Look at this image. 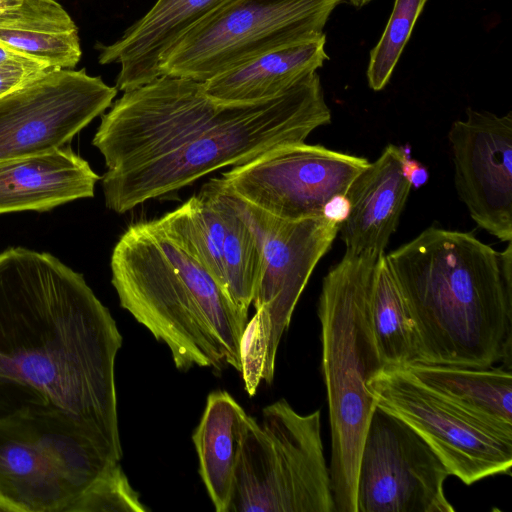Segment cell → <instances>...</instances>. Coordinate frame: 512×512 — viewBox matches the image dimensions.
<instances>
[{"mask_svg": "<svg viewBox=\"0 0 512 512\" xmlns=\"http://www.w3.org/2000/svg\"><path fill=\"white\" fill-rule=\"evenodd\" d=\"M122 336L82 274L50 253L0 254V424L119 462L115 360Z\"/></svg>", "mask_w": 512, "mask_h": 512, "instance_id": "6da1fadb", "label": "cell"}, {"mask_svg": "<svg viewBox=\"0 0 512 512\" xmlns=\"http://www.w3.org/2000/svg\"><path fill=\"white\" fill-rule=\"evenodd\" d=\"M330 121L317 72L252 103L218 102L202 82L160 76L125 91L101 117L92 144L107 167L106 207L126 213L222 167L305 142Z\"/></svg>", "mask_w": 512, "mask_h": 512, "instance_id": "7a4b0ae2", "label": "cell"}, {"mask_svg": "<svg viewBox=\"0 0 512 512\" xmlns=\"http://www.w3.org/2000/svg\"><path fill=\"white\" fill-rule=\"evenodd\" d=\"M416 323L423 363L487 368L512 360V245L429 227L385 254Z\"/></svg>", "mask_w": 512, "mask_h": 512, "instance_id": "3957f363", "label": "cell"}, {"mask_svg": "<svg viewBox=\"0 0 512 512\" xmlns=\"http://www.w3.org/2000/svg\"><path fill=\"white\" fill-rule=\"evenodd\" d=\"M120 305L169 348L177 369L241 372L248 321L218 282L154 220L130 225L111 255Z\"/></svg>", "mask_w": 512, "mask_h": 512, "instance_id": "277c9868", "label": "cell"}, {"mask_svg": "<svg viewBox=\"0 0 512 512\" xmlns=\"http://www.w3.org/2000/svg\"><path fill=\"white\" fill-rule=\"evenodd\" d=\"M384 253L345 251L325 275L319 296L322 373L331 426L329 471L336 512H357L358 462L377 407L368 380L383 365L372 334L369 297Z\"/></svg>", "mask_w": 512, "mask_h": 512, "instance_id": "5b68a950", "label": "cell"}, {"mask_svg": "<svg viewBox=\"0 0 512 512\" xmlns=\"http://www.w3.org/2000/svg\"><path fill=\"white\" fill-rule=\"evenodd\" d=\"M227 512H336L320 410L299 414L280 399L260 421L246 415Z\"/></svg>", "mask_w": 512, "mask_h": 512, "instance_id": "8992f818", "label": "cell"}, {"mask_svg": "<svg viewBox=\"0 0 512 512\" xmlns=\"http://www.w3.org/2000/svg\"><path fill=\"white\" fill-rule=\"evenodd\" d=\"M225 188L253 230L261 252L251 303L255 314L247 321L241 341L240 373L246 392L254 396L261 382L273 381L281 338L315 266L336 238L339 224L325 217L280 219Z\"/></svg>", "mask_w": 512, "mask_h": 512, "instance_id": "52a82bcc", "label": "cell"}, {"mask_svg": "<svg viewBox=\"0 0 512 512\" xmlns=\"http://www.w3.org/2000/svg\"><path fill=\"white\" fill-rule=\"evenodd\" d=\"M347 0H232L162 56L159 77L205 82L274 49L323 33L333 10Z\"/></svg>", "mask_w": 512, "mask_h": 512, "instance_id": "ba28073f", "label": "cell"}, {"mask_svg": "<svg viewBox=\"0 0 512 512\" xmlns=\"http://www.w3.org/2000/svg\"><path fill=\"white\" fill-rule=\"evenodd\" d=\"M376 406L409 425L466 485L511 475L512 434L496 429L436 394L402 367L368 380Z\"/></svg>", "mask_w": 512, "mask_h": 512, "instance_id": "9c48e42d", "label": "cell"}, {"mask_svg": "<svg viewBox=\"0 0 512 512\" xmlns=\"http://www.w3.org/2000/svg\"><path fill=\"white\" fill-rule=\"evenodd\" d=\"M117 88L82 70L47 69L0 97V161L65 147L112 105Z\"/></svg>", "mask_w": 512, "mask_h": 512, "instance_id": "30bf717a", "label": "cell"}, {"mask_svg": "<svg viewBox=\"0 0 512 512\" xmlns=\"http://www.w3.org/2000/svg\"><path fill=\"white\" fill-rule=\"evenodd\" d=\"M366 158L305 142L276 147L222 174L237 197L284 220L323 217L325 204L345 195Z\"/></svg>", "mask_w": 512, "mask_h": 512, "instance_id": "8fae6325", "label": "cell"}, {"mask_svg": "<svg viewBox=\"0 0 512 512\" xmlns=\"http://www.w3.org/2000/svg\"><path fill=\"white\" fill-rule=\"evenodd\" d=\"M442 460L409 425L376 407L357 469V512H454Z\"/></svg>", "mask_w": 512, "mask_h": 512, "instance_id": "7c38bea8", "label": "cell"}, {"mask_svg": "<svg viewBox=\"0 0 512 512\" xmlns=\"http://www.w3.org/2000/svg\"><path fill=\"white\" fill-rule=\"evenodd\" d=\"M117 463L66 439L0 424V505L13 512H65Z\"/></svg>", "mask_w": 512, "mask_h": 512, "instance_id": "4fadbf2b", "label": "cell"}, {"mask_svg": "<svg viewBox=\"0 0 512 512\" xmlns=\"http://www.w3.org/2000/svg\"><path fill=\"white\" fill-rule=\"evenodd\" d=\"M457 194L474 222L512 239V113L467 109L448 132Z\"/></svg>", "mask_w": 512, "mask_h": 512, "instance_id": "5bb4252c", "label": "cell"}, {"mask_svg": "<svg viewBox=\"0 0 512 512\" xmlns=\"http://www.w3.org/2000/svg\"><path fill=\"white\" fill-rule=\"evenodd\" d=\"M407 157L402 147L389 144L351 182L345 194L349 213L338 231L346 251L385 252L412 188L404 173Z\"/></svg>", "mask_w": 512, "mask_h": 512, "instance_id": "9a60e30c", "label": "cell"}, {"mask_svg": "<svg viewBox=\"0 0 512 512\" xmlns=\"http://www.w3.org/2000/svg\"><path fill=\"white\" fill-rule=\"evenodd\" d=\"M232 0H157L123 36L100 44L99 63H117L116 88L135 89L159 77L163 54L184 34Z\"/></svg>", "mask_w": 512, "mask_h": 512, "instance_id": "2e32d148", "label": "cell"}, {"mask_svg": "<svg viewBox=\"0 0 512 512\" xmlns=\"http://www.w3.org/2000/svg\"><path fill=\"white\" fill-rule=\"evenodd\" d=\"M100 179L69 145L52 152L0 161V214L47 211L94 196Z\"/></svg>", "mask_w": 512, "mask_h": 512, "instance_id": "e0dca14e", "label": "cell"}, {"mask_svg": "<svg viewBox=\"0 0 512 512\" xmlns=\"http://www.w3.org/2000/svg\"><path fill=\"white\" fill-rule=\"evenodd\" d=\"M326 36L271 50L202 82L204 92L222 103H252L273 98L316 72L329 57Z\"/></svg>", "mask_w": 512, "mask_h": 512, "instance_id": "ac0fdd59", "label": "cell"}, {"mask_svg": "<svg viewBox=\"0 0 512 512\" xmlns=\"http://www.w3.org/2000/svg\"><path fill=\"white\" fill-rule=\"evenodd\" d=\"M0 46L56 69H73L82 54L77 26L56 0L8 8L0 15Z\"/></svg>", "mask_w": 512, "mask_h": 512, "instance_id": "d6986e66", "label": "cell"}, {"mask_svg": "<svg viewBox=\"0 0 512 512\" xmlns=\"http://www.w3.org/2000/svg\"><path fill=\"white\" fill-rule=\"evenodd\" d=\"M402 368L456 407L512 434L511 368H472L423 362Z\"/></svg>", "mask_w": 512, "mask_h": 512, "instance_id": "ffe728a7", "label": "cell"}, {"mask_svg": "<svg viewBox=\"0 0 512 512\" xmlns=\"http://www.w3.org/2000/svg\"><path fill=\"white\" fill-rule=\"evenodd\" d=\"M247 413L223 390L211 392L192 440L199 473L217 512H227Z\"/></svg>", "mask_w": 512, "mask_h": 512, "instance_id": "44dd1931", "label": "cell"}, {"mask_svg": "<svg viewBox=\"0 0 512 512\" xmlns=\"http://www.w3.org/2000/svg\"><path fill=\"white\" fill-rule=\"evenodd\" d=\"M369 315L383 368L420 362L421 346L416 323L386 261L385 253L374 274Z\"/></svg>", "mask_w": 512, "mask_h": 512, "instance_id": "7402d4cb", "label": "cell"}, {"mask_svg": "<svg viewBox=\"0 0 512 512\" xmlns=\"http://www.w3.org/2000/svg\"><path fill=\"white\" fill-rule=\"evenodd\" d=\"M154 222L202 265L225 291L223 221L215 200L204 187L197 195Z\"/></svg>", "mask_w": 512, "mask_h": 512, "instance_id": "603a6c76", "label": "cell"}, {"mask_svg": "<svg viewBox=\"0 0 512 512\" xmlns=\"http://www.w3.org/2000/svg\"><path fill=\"white\" fill-rule=\"evenodd\" d=\"M203 187L215 200L223 221L225 291L240 313L248 318L261 266L258 241L232 204L221 178L211 179Z\"/></svg>", "mask_w": 512, "mask_h": 512, "instance_id": "cb8c5ba5", "label": "cell"}, {"mask_svg": "<svg viewBox=\"0 0 512 512\" xmlns=\"http://www.w3.org/2000/svg\"><path fill=\"white\" fill-rule=\"evenodd\" d=\"M427 0H395L393 10L378 43L370 51L366 72L368 85L382 90L408 42Z\"/></svg>", "mask_w": 512, "mask_h": 512, "instance_id": "d4e9b609", "label": "cell"}, {"mask_svg": "<svg viewBox=\"0 0 512 512\" xmlns=\"http://www.w3.org/2000/svg\"><path fill=\"white\" fill-rule=\"evenodd\" d=\"M100 511H147L119 463L103 473L65 510V512Z\"/></svg>", "mask_w": 512, "mask_h": 512, "instance_id": "484cf974", "label": "cell"}, {"mask_svg": "<svg viewBox=\"0 0 512 512\" xmlns=\"http://www.w3.org/2000/svg\"><path fill=\"white\" fill-rule=\"evenodd\" d=\"M51 69L33 61H12L0 66V97L26 83L41 72Z\"/></svg>", "mask_w": 512, "mask_h": 512, "instance_id": "4316f807", "label": "cell"}, {"mask_svg": "<svg viewBox=\"0 0 512 512\" xmlns=\"http://www.w3.org/2000/svg\"><path fill=\"white\" fill-rule=\"evenodd\" d=\"M349 207V201L345 195L334 196L325 204L323 217L340 225L347 218Z\"/></svg>", "mask_w": 512, "mask_h": 512, "instance_id": "83f0119b", "label": "cell"}, {"mask_svg": "<svg viewBox=\"0 0 512 512\" xmlns=\"http://www.w3.org/2000/svg\"><path fill=\"white\" fill-rule=\"evenodd\" d=\"M404 173L412 187L418 188L425 184L428 179L426 168L409 157L406 158L404 163Z\"/></svg>", "mask_w": 512, "mask_h": 512, "instance_id": "f1b7e54d", "label": "cell"}, {"mask_svg": "<svg viewBox=\"0 0 512 512\" xmlns=\"http://www.w3.org/2000/svg\"><path fill=\"white\" fill-rule=\"evenodd\" d=\"M24 60H32L18 52L10 50L6 47L0 46V66L12 62V61H24ZM35 61V60H33Z\"/></svg>", "mask_w": 512, "mask_h": 512, "instance_id": "f546056e", "label": "cell"}, {"mask_svg": "<svg viewBox=\"0 0 512 512\" xmlns=\"http://www.w3.org/2000/svg\"><path fill=\"white\" fill-rule=\"evenodd\" d=\"M19 1L20 0H0V15Z\"/></svg>", "mask_w": 512, "mask_h": 512, "instance_id": "4dcf8cb0", "label": "cell"}, {"mask_svg": "<svg viewBox=\"0 0 512 512\" xmlns=\"http://www.w3.org/2000/svg\"><path fill=\"white\" fill-rule=\"evenodd\" d=\"M352 5L357 8H361L371 2L372 0H349Z\"/></svg>", "mask_w": 512, "mask_h": 512, "instance_id": "1f68e13d", "label": "cell"}]
</instances>
